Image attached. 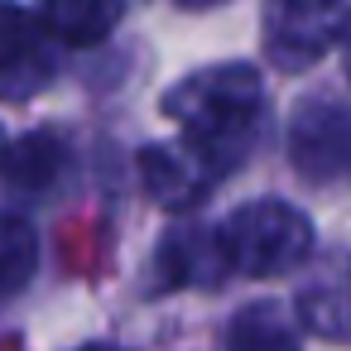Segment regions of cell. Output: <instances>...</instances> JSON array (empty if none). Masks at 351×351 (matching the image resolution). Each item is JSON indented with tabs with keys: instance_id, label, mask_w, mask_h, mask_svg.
I'll return each instance as SVG.
<instances>
[{
	"instance_id": "2",
	"label": "cell",
	"mask_w": 351,
	"mask_h": 351,
	"mask_svg": "<svg viewBox=\"0 0 351 351\" xmlns=\"http://www.w3.org/2000/svg\"><path fill=\"white\" fill-rule=\"evenodd\" d=\"M221 255L231 274L245 279H279L293 274L298 265H308L313 255V221L284 202V197H255L245 207H236L221 226H217Z\"/></svg>"
},
{
	"instance_id": "8",
	"label": "cell",
	"mask_w": 351,
	"mask_h": 351,
	"mask_svg": "<svg viewBox=\"0 0 351 351\" xmlns=\"http://www.w3.org/2000/svg\"><path fill=\"white\" fill-rule=\"evenodd\" d=\"M154 269H159V289H217L231 274L221 241H217V226H193V221L173 226L159 241Z\"/></svg>"
},
{
	"instance_id": "5",
	"label": "cell",
	"mask_w": 351,
	"mask_h": 351,
	"mask_svg": "<svg viewBox=\"0 0 351 351\" xmlns=\"http://www.w3.org/2000/svg\"><path fill=\"white\" fill-rule=\"evenodd\" d=\"M58 77V44L44 20L15 0H0V101H29Z\"/></svg>"
},
{
	"instance_id": "1",
	"label": "cell",
	"mask_w": 351,
	"mask_h": 351,
	"mask_svg": "<svg viewBox=\"0 0 351 351\" xmlns=\"http://www.w3.org/2000/svg\"><path fill=\"white\" fill-rule=\"evenodd\" d=\"M164 116L183 130V145L207 159L217 178H226L245 164L260 135L265 82L250 63H217L173 82L164 92Z\"/></svg>"
},
{
	"instance_id": "12",
	"label": "cell",
	"mask_w": 351,
	"mask_h": 351,
	"mask_svg": "<svg viewBox=\"0 0 351 351\" xmlns=\"http://www.w3.org/2000/svg\"><path fill=\"white\" fill-rule=\"evenodd\" d=\"M39 269V231L20 212H0V298H15Z\"/></svg>"
},
{
	"instance_id": "13",
	"label": "cell",
	"mask_w": 351,
	"mask_h": 351,
	"mask_svg": "<svg viewBox=\"0 0 351 351\" xmlns=\"http://www.w3.org/2000/svg\"><path fill=\"white\" fill-rule=\"evenodd\" d=\"M173 5H183V10H217V5H226V0H173Z\"/></svg>"
},
{
	"instance_id": "9",
	"label": "cell",
	"mask_w": 351,
	"mask_h": 351,
	"mask_svg": "<svg viewBox=\"0 0 351 351\" xmlns=\"http://www.w3.org/2000/svg\"><path fill=\"white\" fill-rule=\"evenodd\" d=\"M125 15V0H39V20L53 34V44L92 49L111 39V29Z\"/></svg>"
},
{
	"instance_id": "11",
	"label": "cell",
	"mask_w": 351,
	"mask_h": 351,
	"mask_svg": "<svg viewBox=\"0 0 351 351\" xmlns=\"http://www.w3.org/2000/svg\"><path fill=\"white\" fill-rule=\"evenodd\" d=\"M298 322L327 341H351V269L308 284L298 293Z\"/></svg>"
},
{
	"instance_id": "7",
	"label": "cell",
	"mask_w": 351,
	"mask_h": 351,
	"mask_svg": "<svg viewBox=\"0 0 351 351\" xmlns=\"http://www.w3.org/2000/svg\"><path fill=\"white\" fill-rule=\"evenodd\" d=\"M73 173V145L58 130H29L0 149V183L20 197H53Z\"/></svg>"
},
{
	"instance_id": "10",
	"label": "cell",
	"mask_w": 351,
	"mask_h": 351,
	"mask_svg": "<svg viewBox=\"0 0 351 351\" xmlns=\"http://www.w3.org/2000/svg\"><path fill=\"white\" fill-rule=\"evenodd\" d=\"M221 351H303L298 341V322L293 313H284V303H245L221 337Z\"/></svg>"
},
{
	"instance_id": "4",
	"label": "cell",
	"mask_w": 351,
	"mask_h": 351,
	"mask_svg": "<svg viewBox=\"0 0 351 351\" xmlns=\"http://www.w3.org/2000/svg\"><path fill=\"white\" fill-rule=\"evenodd\" d=\"M289 164L303 183L332 188L351 178V101L341 97H308L293 106L284 125Z\"/></svg>"
},
{
	"instance_id": "6",
	"label": "cell",
	"mask_w": 351,
	"mask_h": 351,
	"mask_svg": "<svg viewBox=\"0 0 351 351\" xmlns=\"http://www.w3.org/2000/svg\"><path fill=\"white\" fill-rule=\"evenodd\" d=\"M140 178H145L149 202L164 207V212H173V217L202 207V202L212 197V188L221 183V178L207 169V159H197L183 140L140 149Z\"/></svg>"
},
{
	"instance_id": "14",
	"label": "cell",
	"mask_w": 351,
	"mask_h": 351,
	"mask_svg": "<svg viewBox=\"0 0 351 351\" xmlns=\"http://www.w3.org/2000/svg\"><path fill=\"white\" fill-rule=\"evenodd\" d=\"M341 53H346V82H351V25H346V39H341Z\"/></svg>"
},
{
	"instance_id": "3",
	"label": "cell",
	"mask_w": 351,
	"mask_h": 351,
	"mask_svg": "<svg viewBox=\"0 0 351 351\" xmlns=\"http://www.w3.org/2000/svg\"><path fill=\"white\" fill-rule=\"evenodd\" d=\"M346 25H351L346 0H265L260 44L279 73H308L346 39Z\"/></svg>"
},
{
	"instance_id": "15",
	"label": "cell",
	"mask_w": 351,
	"mask_h": 351,
	"mask_svg": "<svg viewBox=\"0 0 351 351\" xmlns=\"http://www.w3.org/2000/svg\"><path fill=\"white\" fill-rule=\"evenodd\" d=\"M82 351H125V346H111V341H92V346H82Z\"/></svg>"
},
{
	"instance_id": "16",
	"label": "cell",
	"mask_w": 351,
	"mask_h": 351,
	"mask_svg": "<svg viewBox=\"0 0 351 351\" xmlns=\"http://www.w3.org/2000/svg\"><path fill=\"white\" fill-rule=\"evenodd\" d=\"M0 149H5V145H0Z\"/></svg>"
}]
</instances>
